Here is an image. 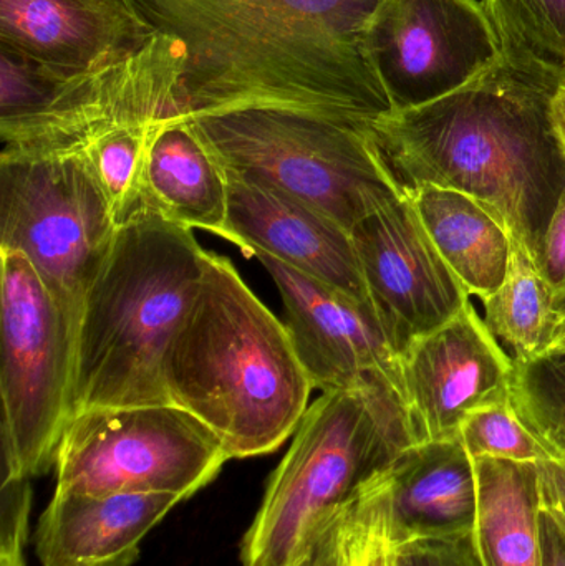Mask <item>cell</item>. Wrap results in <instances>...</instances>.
<instances>
[{"label":"cell","mask_w":565,"mask_h":566,"mask_svg":"<svg viewBox=\"0 0 565 566\" xmlns=\"http://www.w3.org/2000/svg\"><path fill=\"white\" fill-rule=\"evenodd\" d=\"M185 50L189 116L275 109L370 128L394 113L367 36L385 0H126Z\"/></svg>","instance_id":"6da1fadb"},{"label":"cell","mask_w":565,"mask_h":566,"mask_svg":"<svg viewBox=\"0 0 565 566\" xmlns=\"http://www.w3.org/2000/svg\"><path fill=\"white\" fill-rule=\"evenodd\" d=\"M559 82L501 59L438 102L377 119L372 136L401 189L470 196L534 262L565 186L551 119Z\"/></svg>","instance_id":"7a4b0ae2"},{"label":"cell","mask_w":565,"mask_h":566,"mask_svg":"<svg viewBox=\"0 0 565 566\" xmlns=\"http://www.w3.org/2000/svg\"><path fill=\"white\" fill-rule=\"evenodd\" d=\"M169 401L205 422L231 459L271 454L314 391L285 323L234 265L206 251L205 275L165 359Z\"/></svg>","instance_id":"3957f363"},{"label":"cell","mask_w":565,"mask_h":566,"mask_svg":"<svg viewBox=\"0 0 565 566\" xmlns=\"http://www.w3.org/2000/svg\"><path fill=\"white\" fill-rule=\"evenodd\" d=\"M192 229L159 216L122 226L83 300L75 335L73 416L165 405V359L205 275Z\"/></svg>","instance_id":"277c9868"},{"label":"cell","mask_w":565,"mask_h":566,"mask_svg":"<svg viewBox=\"0 0 565 566\" xmlns=\"http://www.w3.org/2000/svg\"><path fill=\"white\" fill-rule=\"evenodd\" d=\"M418 444L401 396L384 382L322 392L269 479L242 538V566H292L391 462Z\"/></svg>","instance_id":"5b68a950"},{"label":"cell","mask_w":565,"mask_h":566,"mask_svg":"<svg viewBox=\"0 0 565 566\" xmlns=\"http://www.w3.org/2000/svg\"><path fill=\"white\" fill-rule=\"evenodd\" d=\"M188 118L226 169L318 209L350 232L401 192L368 126L275 109Z\"/></svg>","instance_id":"8992f818"},{"label":"cell","mask_w":565,"mask_h":566,"mask_svg":"<svg viewBox=\"0 0 565 566\" xmlns=\"http://www.w3.org/2000/svg\"><path fill=\"white\" fill-rule=\"evenodd\" d=\"M3 479H32L55 464L73 418L75 328L35 269L0 251Z\"/></svg>","instance_id":"52a82bcc"},{"label":"cell","mask_w":565,"mask_h":566,"mask_svg":"<svg viewBox=\"0 0 565 566\" xmlns=\"http://www.w3.org/2000/svg\"><path fill=\"white\" fill-rule=\"evenodd\" d=\"M118 224L80 153H0V251L22 254L73 328Z\"/></svg>","instance_id":"ba28073f"},{"label":"cell","mask_w":565,"mask_h":566,"mask_svg":"<svg viewBox=\"0 0 565 566\" xmlns=\"http://www.w3.org/2000/svg\"><path fill=\"white\" fill-rule=\"evenodd\" d=\"M228 461L218 436L172 402L86 409L70 419L60 441L56 491L186 501Z\"/></svg>","instance_id":"9c48e42d"},{"label":"cell","mask_w":565,"mask_h":566,"mask_svg":"<svg viewBox=\"0 0 565 566\" xmlns=\"http://www.w3.org/2000/svg\"><path fill=\"white\" fill-rule=\"evenodd\" d=\"M367 49L394 112L438 102L503 59L480 0H385Z\"/></svg>","instance_id":"30bf717a"},{"label":"cell","mask_w":565,"mask_h":566,"mask_svg":"<svg viewBox=\"0 0 565 566\" xmlns=\"http://www.w3.org/2000/svg\"><path fill=\"white\" fill-rule=\"evenodd\" d=\"M372 305L397 352L453 318L471 296L428 235L407 191L352 229Z\"/></svg>","instance_id":"8fae6325"},{"label":"cell","mask_w":565,"mask_h":566,"mask_svg":"<svg viewBox=\"0 0 565 566\" xmlns=\"http://www.w3.org/2000/svg\"><path fill=\"white\" fill-rule=\"evenodd\" d=\"M285 308V326L312 385L322 392L384 382L405 401L401 356L372 306L255 254ZM407 405V401H405Z\"/></svg>","instance_id":"7c38bea8"},{"label":"cell","mask_w":565,"mask_h":566,"mask_svg":"<svg viewBox=\"0 0 565 566\" xmlns=\"http://www.w3.org/2000/svg\"><path fill=\"white\" fill-rule=\"evenodd\" d=\"M405 401L418 442L458 439L468 415L511 401L514 358L471 300L401 353Z\"/></svg>","instance_id":"4fadbf2b"},{"label":"cell","mask_w":565,"mask_h":566,"mask_svg":"<svg viewBox=\"0 0 565 566\" xmlns=\"http://www.w3.org/2000/svg\"><path fill=\"white\" fill-rule=\"evenodd\" d=\"M226 172L229 185L226 241L238 245L248 258L265 254L278 259L294 271L374 308L348 229L265 182L231 169Z\"/></svg>","instance_id":"5bb4252c"},{"label":"cell","mask_w":565,"mask_h":566,"mask_svg":"<svg viewBox=\"0 0 565 566\" xmlns=\"http://www.w3.org/2000/svg\"><path fill=\"white\" fill-rule=\"evenodd\" d=\"M155 33L126 0H0V50L63 76L118 65Z\"/></svg>","instance_id":"9a60e30c"},{"label":"cell","mask_w":565,"mask_h":566,"mask_svg":"<svg viewBox=\"0 0 565 566\" xmlns=\"http://www.w3.org/2000/svg\"><path fill=\"white\" fill-rule=\"evenodd\" d=\"M397 547L474 534L478 479L460 439L418 442L375 479Z\"/></svg>","instance_id":"2e32d148"},{"label":"cell","mask_w":565,"mask_h":566,"mask_svg":"<svg viewBox=\"0 0 565 566\" xmlns=\"http://www.w3.org/2000/svg\"><path fill=\"white\" fill-rule=\"evenodd\" d=\"M179 502L175 494L55 491L36 525V557L42 566H132L143 538Z\"/></svg>","instance_id":"e0dca14e"},{"label":"cell","mask_w":565,"mask_h":566,"mask_svg":"<svg viewBox=\"0 0 565 566\" xmlns=\"http://www.w3.org/2000/svg\"><path fill=\"white\" fill-rule=\"evenodd\" d=\"M153 216L188 229L228 234V172L188 115L169 116L153 138L145 171Z\"/></svg>","instance_id":"ac0fdd59"},{"label":"cell","mask_w":565,"mask_h":566,"mask_svg":"<svg viewBox=\"0 0 565 566\" xmlns=\"http://www.w3.org/2000/svg\"><path fill=\"white\" fill-rule=\"evenodd\" d=\"M414 201L435 248L468 295L481 302L508 275L513 242L504 226L463 192L423 186L404 189Z\"/></svg>","instance_id":"d6986e66"},{"label":"cell","mask_w":565,"mask_h":566,"mask_svg":"<svg viewBox=\"0 0 565 566\" xmlns=\"http://www.w3.org/2000/svg\"><path fill=\"white\" fill-rule=\"evenodd\" d=\"M477 538L486 566H543L537 464L473 459Z\"/></svg>","instance_id":"ffe728a7"},{"label":"cell","mask_w":565,"mask_h":566,"mask_svg":"<svg viewBox=\"0 0 565 566\" xmlns=\"http://www.w3.org/2000/svg\"><path fill=\"white\" fill-rule=\"evenodd\" d=\"M168 118L106 126L75 151L85 158L118 228L153 216L146 201V161L156 132Z\"/></svg>","instance_id":"44dd1931"},{"label":"cell","mask_w":565,"mask_h":566,"mask_svg":"<svg viewBox=\"0 0 565 566\" xmlns=\"http://www.w3.org/2000/svg\"><path fill=\"white\" fill-rule=\"evenodd\" d=\"M481 303L491 335L516 361L540 356L556 319L554 290L516 245L503 285Z\"/></svg>","instance_id":"7402d4cb"},{"label":"cell","mask_w":565,"mask_h":566,"mask_svg":"<svg viewBox=\"0 0 565 566\" xmlns=\"http://www.w3.org/2000/svg\"><path fill=\"white\" fill-rule=\"evenodd\" d=\"M503 59L521 69L565 76V0H483Z\"/></svg>","instance_id":"603a6c76"},{"label":"cell","mask_w":565,"mask_h":566,"mask_svg":"<svg viewBox=\"0 0 565 566\" xmlns=\"http://www.w3.org/2000/svg\"><path fill=\"white\" fill-rule=\"evenodd\" d=\"M511 405L554 458L565 459V353L514 359Z\"/></svg>","instance_id":"cb8c5ba5"},{"label":"cell","mask_w":565,"mask_h":566,"mask_svg":"<svg viewBox=\"0 0 565 566\" xmlns=\"http://www.w3.org/2000/svg\"><path fill=\"white\" fill-rule=\"evenodd\" d=\"M461 444L473 459L541 464L554 458L553 452L521 421L511 401L484 406L461 422Z\"/></svg>","instance_id":"d4e9b609"},{"label":"cell","mask_w":565,"mask_h":566,"mask_svg":"<svg viewBox=\"0 0 565 566\" xmlns=\"http://www.w3.org/2000/svg\"><path fill=\"white\" fill-rule=\"evenodd\" d=\"M341 544L344 566H398V547L375 481L344 515Z\"/></svg>","instance_id":"484cf974"},{"label":"cell","mask_w":565,"mask_h":566,"mask_svg":"<svg viewBox=\"0 0 565 566\" xmlns=\"http://www.w3.org/2000/svg\"><path fill=\"white\" fill-rule=\"evenodd\" d=\"M29 479H3L0 504V566H25L23 547L29 527Z\"/></svg>","instance_id":"4316f807"},{"label":"cell","mask_w":565,"mask_h":566,"mask_svg":"<svg viewBox=\"0 0 565 566\" xmlns=\"http://www.w3.org/2000/svg\"><path fill=\"white\" fill-rule=\"evenodd\" d=\"M398 566H486L477 532L450 541H423L398 547Z\"/></svg>","instance_id":"83f0119b"},{"label":"cell","mask_w":565,"mask_h":566,"mask_svg":"<svg viewBox=\"0 0 565 566\" xmlns=\"http://www.w3.org/2000/svg\"><path fill=\"white\" fill-rule=\"evenodd\" d=\"M534 265L554 292L565 289V186L541 239Z\"/></svg>","instance_id":"f1b7e54d"},{"label":"cell","mask_w":565,"mask_h":566,"mask_svg":"<svg viewBox=\"0 0 565 566\" xmlns=\"http://www.w3.org/2000/svg\"><path fill=\"white\" fill-rule=\"evenodd\" d=\"M540 471L541 511L565 535V459H551L537 464Z\"/></svg>","instance_id":"f546056e"},{"label":"cell","mask_w":565,"mask_h":566,"mask_svg":"<svg viewBox=\"0 0 565 566\" xmlns=\"http://www.w3.org/2000/svg\"><path fill=\"white\" fill-rule=\"evenodd\" d=\"M344 515L337 518L334 524L328 525L315 538L314 544L308 547V551L292 566H344L341 544V527Z\"/></svg>","instance_id":"4dcf8cb0"},{"label":"cell","mask_w":565,"mask_h":566,"mask_svg":"<svg viewBox=\"0 0 565 566\" xmlns=\"http://www.w3.org/2000/svg\"><path fill=\"white\" fill-rule=\"evenodd\" d=\"M541 547H543V566H565V535L543 511H541Z\"/></svg>","instance_id":"1f68e13d"},{"label":"cell","mask_w":565,"mask_h":566,"mask_svg":"<svg viewBox=\"0 0 565 566\" xmlns=\"http://www.w3.org/2000/svg\"><path fill=\"white\" fill-rule=\"evenodd\" d=\"M551 119L565 156V76L554 90L553 99H551Z\"/></svg>","instance_id":"d6a6232c"},{"label":"cell","mask_w":565,"mask_h":566,"mask_svg":"<svg viewBox=\"0 0 565 566\" xmlns=\"http://www.w3.org/2000/svg\"><path fill=\"white\" fill-rule=\"evenodd\" d=\"M565 353V315L556 316L540 356Z\"/></svg>","instance_id":"836d02e7"},{"label":"cell","mask_w":565,"mask_h":566,"mask_svg":"<svg viewBox=\"0 0 565 566\" xmlns=\"http://www.w3.org/2000/svg\"><path fill=\"white\" fill-rule=\"evenodd\" d=\"M554 313L556 316L565 315V289L554 292Z\"/></svg>","instance_id":"e575fe53"}]
</instances>
